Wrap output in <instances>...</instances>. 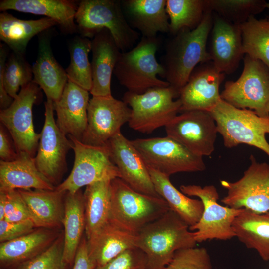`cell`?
I'll list each match as a JSON object with an SVG mask.
<instances>
[{
    "label": "cell",
    "instance_id": "1",
    "mask_svg": "<svg viewBox=\"0 0 269 269\" xmlns=\"http://www.w3.org/2000/svg\"><path fill=\"white\" fill-rule=\"evenodd\" d=\"M213 17V13L208 8L197 28L180 30L165 45V53L160 63L164 71L163 78L179 94L195 67L211 61L207 43Z\"/></svg>",
    "mask_w": 269,
    "mask_h": 269
},
{
    "label": "cell",
    "instance_id": "2",
    "mask_svg": "<svg viewBox=\"0 0 269 269\" xmlns=\"http://www.w3.org/2000/svg\"><path fill=\"white\" fill-rule=\"evenodd\" d=\"M189 227L169 209L139 231L136 235V247L145 254L148 269H163L177 251L196 247L195 232Z\"/></svg>",
    "mask_w": 269,
    "mask_h": 269
},
{
    "label": "cell",
    "instance_id": "3",
    "mask_svg": "<svg viewBox=\"0 0 269 269\" xmlns=\"http://www.w3.org/2000/svg\"><path fill=\"white\" fill-rule=\"evenodd\" d=\"M169 209L161 197L139 193L120 178L111 181L109 221L129 232L137 235Z\"/></svg>",
    "mask_w": 269,
    "mask_h": 269
},
{
    "label": "cell",
    "instance_id": "4",
    "mask_svg": "<svg viewBox=\"0 0 269 269\" xmlns=\"http://www.w3.org/2000/svg\"><path fill=\"white\" fill-rule=\"evenodd\" d=\"M75 20L78 31L84 37L93 38L102 30H109L122 52L132 49L140 36L128 22L121 0H81Z\"/></svg>",
    "mask_w": 269,
    "mask_h": 269
},
{
    "label": "cell",
    "instance_id": "5",
    "mask_svg": "<svg viewBox=\"0 0 269 269\" xmlns=\"http://www.w3.org/2000/svg\"><path fill=\"white\" fill-rule=\"evenodd\" d=\"M160 43L157 37H142L132 49L121 52L113 74L128 92L141 94L151 88L170 86L157 77L163 78L164 74L156 58Z\"/></svg>",
    "mask_w": 269,
    "mask_h": 269
},
{
    "label": "cell",
    "instance_id": "6",
    "mask_svg": "<svg viewBox=\"0 0 269 269\" xmlns=\"http://www.w3.org/2000/svg\"><path fill=\"white\" fill-rule=\"evenodd\" d=\"M209 112L215 121L218 133L227 148L246 144L264 151L269 157V117H262L254 111L239 109L221 99Z\"/></svg>",
    "mask_w": 269,
    "mask_h": 269
},
{
    "label": "cell",
    "instance_id": "7",
    "mask_svg": "<svg viewBox=\"0 0 269 269\" xmlns=\"http://www.w3.org/2000/svg\"><path fill=\"white\" fill-rule=\"evenodd\" d=\"M179 96L170 86L151 88L141 94L127 91L123 100L131 109L129 127L146 134L165 127L180 111Z\"/></svg>",
    "mask_w": 269,
    "mask_h": 269
},
{
    "label": "cell",
    "instance_id": "8",
    "mask_svg": "<svg viewBox=\"0 0 269 269\" xmlns=\"http://www.w3.org/2000/svg\"><path fill=\"white\" fill-rule=\"evenodd\" d=\"M244 67L236 81H226L221 98L239 109L269 117V68L262 61L245 54Z\"/></svg>",
    "mask_w": 269,
    "mask_h": 269
},
{
    "label": "cell",
    "instance_id": "9",
    "mask_svg": "<svg viewBox=\"0 0 269 269\" xmlns=\"http://www.w3.org/2000/svg\"><path fill=\"white\" fill-rule=\"evenodd\" d=\"M148 167L166 176L179 172L203 171V157L169 137L137 138L131 140Z\"/></svg>",
    "mask_w": 269,
    "mask_h": 269
},
{
    "label": "cell",
    "instance_id": "10",
    "mask_svg": "<svg viewBox=\"0 0 269 269\" xmlns=\"http://www.w3.org/2000/svg\"><path fill=\"white\" fill-rule=\"evenodd\" d=\"M74 152V162L68 177L56 189L75 193L83 186L104 180L120 178V173L112 161L106 145L95 146L83 143L68 135Z\"/></svg>",
    "mask_w": 269,
    "mask_h": 269
},
{
    "label": "cell",
    "instance_id": "11",
    "mask_svg": "<svg viewBox=\"0 0 269 269\" xmlns=\"http://www.w3.org/2000/svg\"><path fill=\"white\" fill-rule=\"evenodd\" d=\"M180 191L187 196L198 197L203 202L204 210L199 221L189 227L195 232L197 243L207 240H230L235 237L232 224L243 209L223 206L217 202L219 195L212 185L203 187L196 185H182Z\"/></svg>",
    "mask_w": 269,
    "mask_h": 269
},
{
    "label": "cell",
    "instance_id": "12",
    "mask_svg": "<svg viewBox=\"0 0 269 269\" xmlns=\"http://www.w3.org/2000/svg\"><path fill=\"white\" fill-rule=\"evenodd\" d=\"M41 88L33 81L22 87L12 104L0 110V121L10 133L18 152L36 156L40 134L34 131L32 108L41 97Z\"/></svg>",
    "mask_w": 269,
    "mask_h": 269
},
{
    "label": "cell",
    "instance_id": "13",
    "mask_svg": "<svg viewBox=\"0 0 269 269\" xmlns=\"http://www.w3.org/2000/svg\"><path fill=\"white\" fill-rule=\"evenodd\" d=\"M250 165L238 180H221L227 195L221 200L234 209H246L256 213L269 211V165L258 163L253 155Z\"/></svg>",
    "mask_w": 269,
    "mask_h": 269
},
{
    "label": "cell",
    "instance_id": "14",
    "mask_svg": "<svg viewBox=\"0 0 269 269\" xmlns=\"http://www.w3.org/2000/svg\"><path fill=\"white\" fill-rule=\"evenodd\" d=\"M44 106V123L34 160L39 171L56 187L67 170L66 157L72 143L57 125L53 102L47 99Z\"/></svg>",
    "mask_w": 269,
    "mask_h": 269
},
{
    "label": "cell",
    "instance_id": "15",
    "mask_svg": "<svg viewBox=\"0 0 269 269\" xmlns=\"http://www.w3.org/2000/svg\"><path fill=\"white\" fill-rule=\"evenodd\" d=\"M131 109L123 101L114 98L92 96L87 109V124L81 141L95 146L106 145L128 123Z\"/></svg>",
    "mask_w": 269,
    "mask_h": 269
},
{
    "label": "cell",
    "instance_id": "16",
    "mask_svg": "<svg viewBox=\"0 0 269 269\" xmlns=\"http://www.w3.org/2000/svg\"><path fill=\"white\" fill-rule=\"evenodd\" d=\"M165 129L166 136L198 156H210L214 150L218 130L215 121L209 111L195 110L183 112Z\"/></svg>",
    "mask_w": 269,
    "mask_h": 269
},
{
    "label": "cell",
    "instance_id": "17",
    "mask_svg": "<svg viewBox=\"0 0 269 269\" xmlns=\"http://www.w3.org/2000/svg\"><path fill=\"white\" fill-rule=\"evenodd\" d=\"M106 145L112 161L120 173L121 179L139 193L160 197L155 190L148 166L131 140L120 132Z\"/></svg>",
    "mask_w": 269,
    "mask_h": 269
},
{
    "label": "cell",
    "instance_id": "18",
    "mask_svg": "<svg viewBox=\"0 0 269 269\" xmlns=\"http://www.w3.org/2000/svg\"><path fill=\"white\" fill-rule=\"evenodd\" d=\"M225 77L210 61L197 66L180 90L181 112L190 110L210 111L221 99L219 87Z\"/></svg>",
    "mask_w": 269,
    "mask_h": 269
},
{
    "label": "cell",
    "instance_id": "19",
    "mask_svg": "<svg viewBox=\"0 0 269 269\" xmlns=\"http://www.w3.org/2000/svg\"><path fill=\"white\" fill-rule=\"evenodd\" d=\"M210 34L208 51L211 61L219 72L225 74L233 73L245 55L240 25L232 23L213 13Z\"/></svg>",
    "mask_w": 269,
    "mask_h": 269
},
{
    "label": "cell",
    "instance_id": "20",
    "mask_svg": "<svg viewBox=\"0 0 269 269\" xmlns=\"http://www.w3.org/2000/svg\"><path fill=\"white\" fill-rule=\"evenodd\" d=\"M89 91L69 80L60 99L53 103L56 123L66 135L81 141L87 124Z\"/></svg>",
    "mask_w": 269,
    "mask_h": 269
},
{
    "label": "cell",
    "instance_id": "21",
    "mask_svg": "<svg viewBox=\"0 0 269 269\" xmlns=\"http://www.w3.org/2000/svg\"><path fill=\"white\" fill-rule=\"evenodd\" d=\"M91 51L92 84L89 92L92 96H111L112 75L122 52L106 29L92 38Z\"/></svg>",
    "mask_w": 269,
    "mask_h": 269
},
{
    "label": "cell",
    "instance_id": "22",
    "mask_svg": "<svg viewBox=\"0 0 269 269\" xmlns=\"http://www.w3.org/2000/svg\"><path fill=\"white\" fill-rule=\"evenodd\" d=\"M61 233L58 229L36 228L20 237L0 243L1 268L20 267L47 250Z\"/></svg>",
    "mask_w": 269,
    "mask_h": 269
},
{
    "label": "cell",
    "instance_id": "23",
    "mask_svg": "<svg viewBox=\"0 0 269 269\" xmlns=\"http://www.w3.org/2000/svg\"><path fill=\"white\" fill-rule=\"evenodd\" d=\"M48 30L39 34L37 57L32 66L33 82L43 90L47 99L55 103L60 99L68 78L53 54Z\"/></svg>",
    "mask_w": 269,
    "mask_h": 269
},
{
    "label": "cell",
    "instance_id": "24",
    "mask_svg": "<svg viewBox=\"0 0 269 269\" xmlns=\"http://www.w3.org/2000/svg\"><path fill=\"white\" fill-rule=\"evenodd\" d=\"M167 0H123L122 9L130 25L142 37L154 38L159 32L169 33Z\"/></svg>",
    "mask_w": 269,
    "mask_h": 269
},
{
    "label": "cell",
    "instance_id": "25",
    "mask_svg": "<svg viewBox=\"0 0 269 269\" xmlns=\"http://www.w3.org/2000/svg\"><path fill=\"white\" fill-rule=\"evenodd\" d=\"M78 4L72 0H2L0 10L44 15L54 20L64 32L73 34L78 31L75 17Z\"/></svg>",
    "mask_w": 269,
    "mask_h": 269
},
{
    "label": "cell",
    "instance_id": "26",
    "mask_svg": "<svg viewBox=\"0 0 269 269\" xmlns=\"http://www.w3.org/2000/svg\"><path fill=\"white\" fill-rule=\"evenodd\" d=\"M36 228L59 229L65 212V192L57 190H18Z\"/></svg>",
    "mask_w": 269,
    "mask_h": 269
},
{
    "label": "cell",
    "instance_id": "27",
    "mask_svg": "<svg viewBox=\"0 0 269 269\" xmlns=\"http://www.w3.org/2000/svg\"><path fill=\"white\" fill-rule=\"evenodd\" d=\"M55 188L39 171L34 158L26 153H19L11 162L0 161V190Z\"/></svg>",
    "mask_w": 269,
    "mask_h": 269
},
{
    "label": "cell",
    "instance_id": "28",
    "mask_svg": "<svg viewBox=\"0 0 269 269\" xmlns=\"http://www.w3.org/2000/svg\"><path fill=\"white\" fill-rule=\"evenodd\" d=\"M136 235L109 221L87 239L89 257L96 267L102 266L123 252L136 248Z\"/></svg>",
    "mask_w": 269,
    "mask_h": 269
},
{
    "label": "cell",
    "instance_id": "29",
    "mask_svg": "<svg viewBox=\"0 0 269 269\" xmlns=\"http://www.w3.org/2000/svg\"><path fill=\"white\" fill-rule=\"evenodd\" d=\"M57 25L49 18L21 20L3 11L0 14V39L12 52L24 54L28 42L34 36Z\"/></svg>",
    "mask_w": 269,
    "mask_h": 269
},
{
    "label": "cell",
    "instance_id": "30",
    "mask_svg": "<svg viewBox=\"0 0 269 269\" xmlns=\"http://www.w3.org/2000/svg\"><path fill=\"white\" fill-rule=\"evenodd\" d=\"M232 227L235 237L247 248L255 249L263 260H269V211L256 213L243 209Z\"/></svg>",
    "mask_w": 269,
    "mask_h": 269
},
{
    "label": "cell",
    "instance_id": "31",
    "mask_svg": "<svg viewBox=\"0 0 269 269\" xmlns=\"http://www.w3.org/2000/svg\"><path fill=\"white\" fill-rule=\"evenodd\" d=\"M64 205L63 260L71 266L85 231V202L81 189L75 193L66 192Z\"/></svg>",
    "mask_w": 269,
    "mask_h": 269
},
{
    "label": "cell",
    "instance_id": "32",
    "mask_svg": "<svg viewBox=\"0 0 269 269\" xmlns=\"http://www.w3.org/2000/svg\"><path fill=\"white\" fill-rule=\"evenodd\" d=\"M148 168L157 193L166 201L170 209L175 212L189 227L196 224L203 212L202 201L200 199L189 198L179 191L172 184L170 177Z\"/></svg>",
    "mask_w": 269,
    "mask_h": 269
},
{
    "label": "cell",
    "instance_id": "33",
    "mask_svg": "<svg viewBox=\"0 0 269 269\" xmlns=\"http://www.w3.org/2000/svg\"><path fill=\"white\" fill-rule=\"evenodd\" d=\"M111 180H104L86 186L83 194L85 202V232L87 240L109 221Z\"/></svg>",
    "mask_w": 269,
    "mask_h": 269
},
{
    "label": "cell",
    "instance_id": "34",
    "mask_svg": "<svg viewBox=\"0 0 269 269\" xmlns=\"http://www.w3.org/2000/svg\"><path fill=\"white\" fill-rule=\"evenodd\" d=\"M208 8L207 0H167L169 33L173 36L184 28L195 29Z\"/></svg>",
    "mask_w": 269,
    "mask_h": 269
},
{
    "label": "cell",
    "instance_id": "35",
    "mask_svg": "<svg viewBox=\"0 0 269 269\" xmlns=\"http://www.w3.org/2000/svg\"><path fill=\"white\" fill-rule=\"evenodd\" d=\"M244 53L269 68V20L251 16L240 25Z\"/></svg>",
    "mask_w": 269,
    "mask_h": 269
},
{
    "label": "cell",
    "instance_id": "36",
    "mask_svg": "<svg viewBox=\"0 0 269 269\" xmlns=\"http://www.w3.org/2000/svg\"><path fill=\"white\" fill-rule=\"evenodd\" d=\"M70 62L66 69L68 80L90 92L92 84L91 63L88 54L91 51L89 38L76 36L70 42Z\"/></svg>",
    "mask_w": 269,
    "mask_h": 269
},
{
    "label": "cell",
    "instance_id": "37",
    "mask_svg": "<svg viewBox=\"0 0 269 269\" xmlns=\"http://www.w3.org/2000/svg\"><path fill=\"white\" fill-rule=\"evenodd\" d=\"M207 2L213 13L237 25L261 13L267 3L264 0H207Z\"/></svg>",
    "mask_w": 269,
    "mask_h": 269
},
{
    "label": "cell",
    "instance_id": "38",
    "mask_svg": "<svg viewBox=\"0 0 269 269\" xmlns=\"http://www.w3.org/2000/svg\"><path fill=\"white\" fill-rule=\"evenodd\" d=\"M32 81V67L24 54L12 52L7 59L3 75V84L7 93L14 99L20 88Z\"/></svg>",
    "mask_w": 269,
    "mask_h": 269
},
{
    "label": "cell",
    "instance_id": "39",
    "mask_svg": "<svg viewBox=\"0 0 269 269\" xmlns=\"http://www.w3.org/2000/svg\"><path fill=\"white\" fill-rule=\"evenodd\" d=\"M163 269H213L207 249L194 247L177 251Z\"/></svg>",
    "mask_w": 269,
    "mask_h": 269
},
{
    "label": "cell",
    "instance_id": "40",
    "mask_svg": "<svg viewBox=\"0 0 269 269\" xmlns=\"http://www.w3.org/2000/svg\"><path fill=\"white\" fill-rule=\"evenodd\" d=\"M63 249L64 234L62 233L47 250L19 269H66L68 265L63 260Z\"/></svg>",
    "mask_w": 269,
    "mask_h": 269
},
{
    "label": "cell",
    "instance_id": "41",
    "mask_svg": "<svg viewBox=\"0 0 269 269\" xmlns=\"http://www.w3.org/2000/svg\"><path fill=\"white\" fill-rule=\"evenodd\" d=\"M95 269H148L145 254L138 248L128 249Z\"/></svg>",
    "mask_w": 269,
    "mask_h": 269
},
{
    "label": "cell",
    "instance_id": "42",
    "mask_svg": "<svg viewBox=\"0 0 269 269\" xmlns=\"http://www.w3.org/2000/svg\"><path fill=\"white\" fill-rule=\"evenodd\" d=\"M0 193L5 200L4 220L11 222L32 221L28 208L18 190H0Z\"/></svg>",
    "mask_w": 269,
    "mask_h": 269
},
{
    "label": "cell",
    "instance_id": "43",
    "mask_svg": "<svg viewBox=\"0 0 269 269\" xmlns=\"http://www.w3.org/2000/svg\"><path fill=\"white\" fill-rule=\"evenodd\" d=\"M36 227L33 221L27 220L18 222L0 221V242L12 240L24 236Z\"/></svg>",
    "mask_w": 269,
    "mask_h": 269
},
{
    "label": "cell",
    "instance_id": "44",
    "mask_svg": "<svg viewBox=\"0 0 269 269\" xmlns=\"http://www.w3.org/2000/svg\"><path fill=\"white\" fill-rule=\"evenodd\" d=\"M18 156L12 138L6 128L0 124V159L4 162H11Z\"/></svg>",
    "mask_w": 269,
    "mask_h": 269
},
{
    "label": "cell",
    "instance_id": "45",
    "mask_svg": "<svg viewBox=\"0 0 269 269\" xmlns=\"http://www.w3.org/2000/svg\"><path fill=\"white\" fill-rule=\"evenodd\" d=\"M8 54V47L0 44V110L8 108L13 102L12 98L6 92L3 84V75Z\"/></svg>",
    "mask_w": 269,
    "mask_h": 269
},
{
    "label": "cell",
    "instance_id": "46",
    "mask_svg": "<svg viewBox=\"0 0 269 269\" xmlns=\"http://www.w3.org/2000/svg\"><path fill=\"white\" fill-rule=\"evenodd\" d=\"M96 267L89 257L87 240L84 235L77 251L72 269H95Z\"/></svg>",
    "mask_w": 269,
    "mask_h": 269
},
{
    "label": "cell",
    "instance_id": "47",
    "mask_svg": "<svg viewBox=\"0 0 269 269\" xmlns=\"http://www.w3.org/2000/svg\"><path fill=\"white\" fill-rule=\"evenodd\" d=\"M5 214V200L3 195L0 193V221L4 220Z\"/></svg>",
    "mask_w": 269,
    "mask_h": 269
},
{
    "label": "cell",
    "instance_id": "48",
    "mask_svg": "<svg viewBox=\"0 0 269 269\" xmlns=\"http://www.w3.org/2000/svg\"><path fill=\"white\" fill-rule=\"evenodd\" d=\"M266 8H268L269 9V2H267L266 5ZM268 19L269 20V15L268 16Z\"/></svg>",
    "mask_w": 269,
    "mask_h": 269
}]
</instances>
